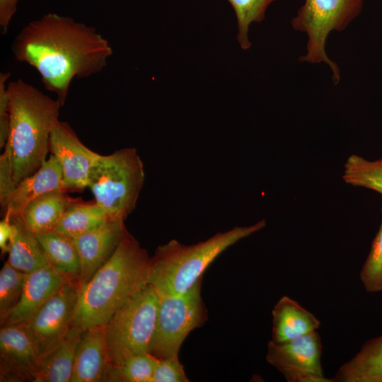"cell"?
I'll list each match as a JSON object with an SVG mask.
<instances>
[{
  "label": "cell",
  "instance_id": "1f68e13d",
  "mask_svg": "<svg viewBox=\"0 0 382 382\" xmlns=\"http://www.w3.org/2000/svg\"><path fill=\"white\" fill-rule=\"evenodd\" d=\"M19 0H0V28L1 33H7L11 21L16 13Z\"/></svg>",
  "mask_w": 382,
  "mask_h": 382
},
{
  "label": "cell",
  "instance_id": "f1b7e54d",
  "mask_svg": "<svg viewBox=\"0 0 382 382\" xmlns=\"http://www.w3.org/2000/svg\"><path fill=\"white\" fill-rule=\"evenodd\" d=\"M179 357L159 359L154 369L151 382H188Z\"/></svg>",
  "mask_w": 382,
  "mask_h": 382
},
{
  "label": "cell",
  "instance_id": "83f0119b",
  "mask_svg": "<svg viewBox=\"0 0 382 382\" xmlns=\"http://www.w3.org/2000/svg\"><path fill=\"white\" fill-rule=\"evenodd\" d=\"M360 279L366 291H382V220L379 230L372 241L371 250L361 270Z\"/></svg>",
  "mask_w": 382,
  "mask_h": 382
},
{
  "label": "cell",
  "instance_id": "9c48e42d",
  "mask_svg": "<svg viewBox=\"0 0 382 382\" xmlns=\"http://www.w3.org/2000/svg\"><path fill=\"white\" fill-rule=\"evenodd\" d=\"M322 343L316 330L283 342H268L266 360L289 382H330L320 362Z\"/></svg>",
  "mask_w": 382,
  "mask_h": 382
},
{
  "label": "cell",
  "instance_id": "836d02e7",
  "mask_svg": "<svg viewBox=\"0 0 382 382\" xmlns=\"http://www.w3.org/2000/svg\"><path fill=\"white\" fill-rule=\"evenodd\" d=\"M382 159V158H381Z\"/></svg>",
  "mask_w": 382,
  "mask_h": 382
},
{
  "label": "cell",
  "instance_id": "8fae6325",
  "mask_svg": "<svg viewBox=\"0 0 382 382\" xmlns=\"http://www.w3.org/2000/svg\"><path fill=\"white\" fill-rule=\"evenodd\" d=\"M50 151L61 166L65 191L81 192L88 187L90 170L100 154L86 146L68 123L59 120L54 125Z\"/></svg>",
  "mask_w": 382,
  "mask_h": 382
},
{
  "label": "cell",
  "instance_id": "484cf974",
  "mask_svg": "<svg viewBox=\"0 0 382 382\" xmlns=\"http://www.w3.org/2000/svg\"><path fill=\"white\" fill-rule=\"evenodd\" d=\"M233 7L237 20V40L240 47L248 50L249 28L253 23H260L265 18L268 6L275 0H227Z\"/></svg>",
  "mask_w": 382,
  "mask_h": 382
},
{
  "label": "cell",
  "instance_id": "30bf717a",
  "mask_svg": "<svg viewBox=\"0 0 382 382\" xmlns=\"http://www.w3.org/2000/svg\"><path fill=\"white\" fill-rule=\"evenodd\" d=\"M80 289L79 277L72 278L24 323L39 345L42 357L59 342L71 328Z\"/></svg>",
  "mask_w": 382,
  "mask_h": 382
},
{
  "label": "cell",
  "instance_id": "d6a6232c",
  "mask_svg": "<svg viewBox=\"0 0 382 382\" xmlns=\"http://www.w3.org/2000/svg\"><path fill=\"white\" fill-rule=\"evenodd\" d=\"M11 214L5 212L4 217L0 222V248L1 253H8L9 245L12 236Z\"/></svg>",
  "mask_w": 382,
  "mask_h": 382
},
{
  "label": "cell",
  "instance_id": "52a82bcc",
  "mask_svg": "<svg viewBox=\"0 0 382 382\" xmlns=\"http://www.w3.org/2000/svg\"><path fill=\"white\" fill-rule=\"evenodd\" d=\"M364 0H305L291 20L292 28L306 34V52L300 62L326 64L335 85L340 81L338 65L325 52L326 40L332 31H341L360 13Z\"/></svg>",
  "mask_w": 382,
  "mask_h": 382
},
{
  "label": "cell",
  "instance_id": "4316f807",
  "mask_svg": "<svg viewBox=\"0 0 382 382\" xmlns=\"http://www.w3.org/2000/svg\"><path fill=\"white\" fill-rule=\"evenodd\" d=\"M26 273L5 262L0 272V323L2 326L18 304L23 289Z\"/></svg>",
  "mask_w": 382,
  "mask_h": 382
},
{
  "label": "cell",
  "instance_id": "4fadbf2b",
  "mask_svg": "<svg viewBox=\"0 0 382 382\" xmlns=\"http://www.w3.org/2000/svg\"><path fill=\"white\" fill-rule=\"evenodd\" d=\"M124 221L110 217L98 227L73 238L81 265V287L110 258L129 233Z\"/></svg>",
  "mask_w": 382,
  "mask_h": 382
},
{
  "label": "cell",
  "instance_id": "2e32d148",
  "mask_svg": "<svg viewBox=\"0 0 382 382\" xmlns=\"http://www.w3.org/2000/svg\"><path fill=\"white\" fill-rule=\"evenodd\" d=\"M57 190H64L62 171L58 160L51 154L35 173L18 184L4 212H8L11 215L21 214L33 200Z\"/></svg>",
  "mask_w": 382,
  "mask_h": 382
},
{
  "label": "cell",
  "instance_id": "e0dca14e",
  "mask_svg": "<svg viewBox=\"0 0 382 382\" xmlns=\"http://www.w3.org/2000/svg\"><path fill=\"white\" fill-rule=\"evenodd\" d=\"M84 330L71 327L62 340L42 355L33 381L71 382L76 348Z\"/></svg>",
  "mask_w": 382,
  "mask_h": 382
},
{
  "label": "cell",
  "instance_id": "ac0fdd59",
  "mask_svg": "<svg viewBox=\"0 0 382 382\" xmlns=\"http://www.w3.org/2000/svg\"><path fill=\"white\" fill-rule=\"evenodd\" d=\"M320 326L318 319L289 296H282L272 310V340L275 342L291 340Z\"/></svg>",
  "mask_w": 382,
  "mask_h": 382
},
{
  "label": "cell",
  "instance_id": "ba28073f",
  "mask_svg": "<svg viewBox=\"0 0 382 382\" xmlns=\"http://www.w3.org/2000/svg\"><path fill=\"white\" fill-rule=\"evenodd\" d=\"M202 277L179 294H158L155 334L149 352L158 359L179 356L187 336L207 320L202 297Z\"/></svg>",
  "mask_w": 382,
  "mask_h": 382
},
{
  "label": "cell",
  "instance_id": "603a6c76",
  "mask_svg": "<svg viewBox=\"0 0 382 382\" xmlns=\"http://www.w3.org/2000/svg\"><path fill=\"white\" fill-rule=\"evenodd\" d=\"M110 218L108 213L96 202L78 200L69 205L54 231L74 238L102 225Z\"/></svg>",
  "mask_w": 382,
  "mask_h": 382
},
{
  "label": "cell",
  "instance_id": "ffe728a7",
  "mask_svg": "<svg viewBox=\"0 0 382 382\" xmlns=\"http://www.w3.org/2000/svg\"><path fill=\"white\" fill-rule=\"evenodd\" d=\"M76 200L65 190L52 191L33 200L20 215L35 235L53 231L69 205Z\"/></svg>",
  "mask_w": 382,
  "mask_h": 382
},
{
  "label": "cell",
  "instance_id": "9a60e30c",
  "mask_svg": "<svg viewBox=\"0 0 382 382\" xmlns=\"http://www.w3.org/2000/svg\"><path fill=\"white\" fill-rule=\"evenodd\" d=\"M108 368L105 324L85 330L76 348L71 382L105 381Z\"/></svg>",
  "mask_w": 382,
  "mask_h": 382
},
{
  "label": "cell",
  "instance_id": "cb8c5ba5",
  "mask_svg": "<svg viewBox=\"0 0 382 382\" xmlns=\"http://www.w3.org/2000/svg\"><path fill=\"white\" fill-rule=\"evenodd\" d=\"M342 178L352 186L366 187L382 195V159L369 161L351 155L345 164Z\"/></svg>",
  "mask_w": 382,
  "mask_h": 382
},
{
  "label": "cell",
  "instance_id": "6da1fadb",
  "mask_svg": "<svg viewBox=\"0 0 382 382\" xmlns=\"http://www.w3.org/2000/svg\"><path fill=\"white\" fill-rule=\"evenodd\" d=\"M11 51L17 61L38 71L45 88L62 106L72 80L101 71L113 53L93 27L54 13L28 23L14 38Z\"/></svg>",
  "mask_w": 382,
  "mask_h": 382
},
{
  "label": "cell",
  "instance_id": "5bb4252c",
  "mask_svg": "<svg viewBox=\"0 0 382 382\" xmlns=\"http://www.w3.org/2000/svg\"><path fill=\"white\" fill-rule=\"evenodd\" d=\"M76 277L61 273L50 265L26 274L23 291L4 325L24 323L65 283Z\"/></svg>",
  "mask_w": 382,
  "mask_h": 382
},
{
  "label": "cell",
  "instance_id": "7c38bea8",
  "mask_svg": "<svg viewBox=\"0 0 382 382\" xmlns=\"http://www.w3.org/2000/svg\"><path fill=\"white\" fill-rule=\"evenodd\" d=\"M1 381H33L42 352L25 323L1 326L0 330Z\"/></svg>",
  "mask_w": 382,
  "mask_h": 382
},
{
  "label": "cell",
  "instance_id": "8992f818",
  "mask_svg": "<svg viewBox=\"0 0 382 382\" xmlns=\"http://www.w3.org/2000/svg\"><path fill=\"white\" fill-rule=\"evenodd\" d=\"M158 300L156 290L149 283L107 322L108 369L132 355L149 352L156 328Z\"/></svg>",
  "mask_w": 382,
  "mask_h": 382
},
{
  "label": "cell",
  "instance_id": "4dcf8cb0",
  "mask_svg": "<svg viewBox=\"0 0 382 382\" xmlns=\"http://www.w3.org/2000/svg\"><path fill=\"white\" fill-rule=\"evenodd\" d=\"M16 186L8 154L4 151L0 156V204L4 211Z\"/></svg>",
  "mask_w": 382,
  "mask_h": 382
},
{
  "label": "cell",
  "instance_id": "d6986e66",
  "mask_svg": "<svg viewBox=\"0 0 382 382\" xmlns=\"http://www.w3.org/2000/svg\"><path fill=\"white\" fill-rule=\"evenodd\" d=\"M12 236L8 250V263L28 274L49 265L35 233L25 225L20 214L11 215Z\"/></svg>",
  "mask_w": 382,
  "mask_h": 382
},
{
  "label": "cell",
  "instance_id": "7a4b0ae2",
  "mask_svg": "<svg viewBox=\"0 0 382 382\" xmlns=\"http://www.w3.org/2000/svg\"><path fill=\"white\" fill-rule=\"evenodd\" d=\"M151 257L129 233L110 258L80 289L71 327L105 325L150 283Z\"/></svg>",
  "mask_w": 382,
  "mask_h": 382
},
{
  "label": "cell",
  "instance_id": "f546056e",
  "mask_svg": "<svg viewBox=\"0 0 382 382\" xmlns=\"http://www.w3.org/2000/svg\"><path fill=\"white\" fill-rule=\"evenodd\" d=\"M10 72L0 73V147H4L8 140L10 126L9 95L8 84Z\"/></svg>",
  "mask_w": 382,
  "mask_h": 382
},
{
  "label": "cell",
  "instance_id": "5b68a950",
  "mask_svg": "<svg viewBox=\"0 0 382 382\" xmlns=\"http://www.w3.org/2000/svg\"><path fill=\"white\" fill-rule=\"evenodd\" d=\"M145 181L144 163L134 148L100 155L92 166L88 187L110 217L125 220L134 209Z\"/></svg>",
  "mask_w": 382,
  "mask_h": 382
},
{
  "label": "cell",
  "instance_id": "3957f363",
  "mask_svg": "<svg viewBox=\"0 0 382 382\" xmlns=\"http://www.w3.org/2000/svg\"><path fill=\"white\" fill-rule=\"evenodd\" d=\"M8 91L10 126L4 151L18 185L47 160L51 132L62 105L22 79L9 81Z\"/></svg>",
  "mask_w": 382,
  "mask_h": 382
},
{
  "label": "cell",
  "instance_id": "d4e9b609",
  "mask_svg": "<svg viewBox=\"0 0 382 382\" xmlns=\"http://www.w3.org/2000/svg\"><path fill=\"white\" fill-rule=\"evenodd\" d=\"M158 360L150 352L132 355L118 366L110 368L105 381L151 382Z\"/></svg>",
  "mask_w": 382,
  "mask_h": 382
},
{
  "label": "cell",
  "instance_id": "277c9868",
  "mask_svg": "<svg viewBox=\"0 0 382 382\" xmlns=\"http://www.w3.org/2000/svg\"><path fill=\"white\" fill-rule=\"evenodd\" d=\"M265 226L262 219L251 226L217 233L196 244L186 245L172 240L158 246L151 257L150 284L158 294L185 292L224 250Z\"/></svg>",
  "mask_w": 382,
  "mask_h": 382
},
{
  "label": "cell",
  "instance_id": "44dd1931",
  "mask_svg": "<svg viewBox=\"0 0 382 382\" xmlns=\"http://www.w3.org/2000/svg\"><path fill=\"white\" fill-rule=\"evenodd\" d=\"M333 381L382 382V335L367 340L349 361L342 365Z\"/></svg>",
  "mask_w": 382,
  "mask_h": 382
},
{
  "label": "cell",
  "instance_id": "7402d4cb",
  "mask_svg": "<svg viewBox=\"0 0 382 382\" xmlns=\"http://www.w3.org/2000/svg\"><path fill=\"white\" fill-rule=\"evenodd\" d=\"M36 236L53 269L63 274L79 277L81 265L73 238L54 230L36 234Z\"/></svg>",
  "mask_w": 382,
  "mask_h": 382
}]
</instances>
